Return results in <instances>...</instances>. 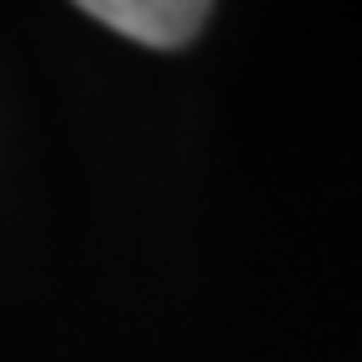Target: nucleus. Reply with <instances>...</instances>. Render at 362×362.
<instances>
[{
    "instance_id": "f257e3e1",
    "label": "nucleus",
    "mask_w": 362,
    "mask_h": 362,
    "mask_svg": "<svg viewBox=\"0 0 362 362\" xmlns=\"http://www.w3.org/2000/svg\"><path fill=\"white\" fill-rule=\"evenodd\" d=\"M76 6L90 21L111 25L126 40L151 45V51L187 45L202 30V21L211 16V0H76Z\"/></svg>"
}]
</instances>
